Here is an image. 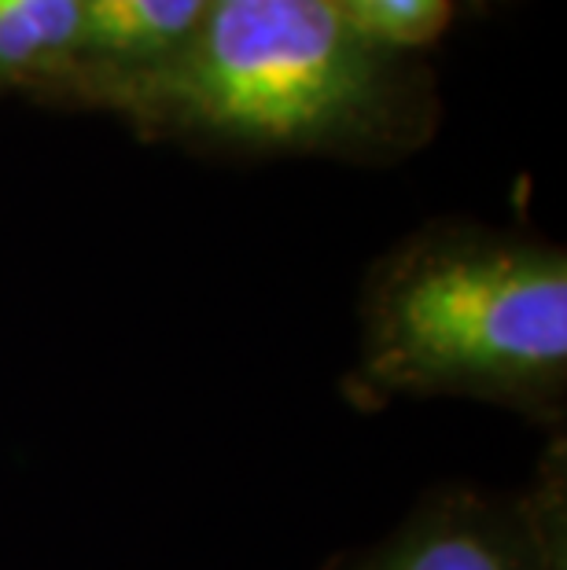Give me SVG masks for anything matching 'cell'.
I'll return each instance as SVG.
<instances>
[{
	"mask_svg": "<svg viewBox=\"0 0 567 570\" xmlns=\"http://www.w3.org/2000/svg\"><path fill=\"white\" fill-rule=\"evenodd\" d=\"M391 397H476L546 428L567 412V258L535 239L450 233L398 250L361 298L346 380Z\"/></svg>",
	"mask_w": 567,
	"mask_h": 570,
	"instance_id": "obj_1",
	"label": "cell"
},
{
	"mask_svg": "<svg viewBox=\"0 0 567 570\" xmlns=\"http://www.w3.org/2000/svg\"><path fill=\"white\" fill-rule=\"evenodd\" d=\"M133 115L247 148H329L388 126L380 48L332 0H218L188 45L111 96Z\"/></svg>",
	"mask_w": 567,
	"mask_h": 570,
	"instance_id": "obj_2",
	"label": "cell"
},
{
	"mask_svg": "<svg viewBox=\"0 0 567 570\" xmlns=\"http://www.w3.org/2000/svg\"><path fill=\"white\" fill-rule=\"evenodd\" d=\"M520 493L439 490L335 570H567L564 445Z\"/></svg>",
	"mask_w": 567,
	"mask_h": 570,
	"instance_id": "obj_3",
	"label": "cell"
},
{
	"mask_svg": "<svg viewBox=\"0 0 567 570\" xmlns=\"http://www.w3.org/2000/svg\"><path fill=\"white\" fill-rule=\"evenodd\" d=\"M214 0H86L78 56L96 59L92 89L111 96L177 56L211 16Z\"/></svg>",
	"mask_w": 567,
	"mask_h": 570,
	"instance_id": "obj_4",
	"label": "cell"
},
{
	"mask_svg": "<svg viewBox=\"0 0 567 570\" xmlns=\"http://www.w3.org/2000/svg\"><path fill=\"white\" fill-rule=\"evenodd\" d=\"M86 0H0V81L52 75L78 56Z\"/></svg>",
	"mask_w": 567,
	"mask_h": 570,
	"instance_id": "obj_5",
	"label": "cell"
},
{
	"mask_svg": "<svg viewBox=\"0 0 567 570\" xmlns=\"http://www.w3.org/2000/svg\"><path fill=\"white\" fill-rule=\"evenodd\" d=\"M332 8L377 48L428 45L450 22V0H332Z\"/></svg>",
	"mask_w": 567,
	"mask_h": 570,
	"instance_id": "obj_6",
	"label": "cell"
},
{
	"mask_svg": "<svg viewBox=\"0 0 567 570\" xmlns=\"http://www.w3.org/2000/svg\"><path fill=\"white\" fill-rule=\"evenodd\" d=\"M214 4H218V0H214Z\"/></svg>",
	"mask_w": 567,
	"mask_h": 570,
	"instance_id": "obj_7",
	"label": "cell"
}]
</instances>
